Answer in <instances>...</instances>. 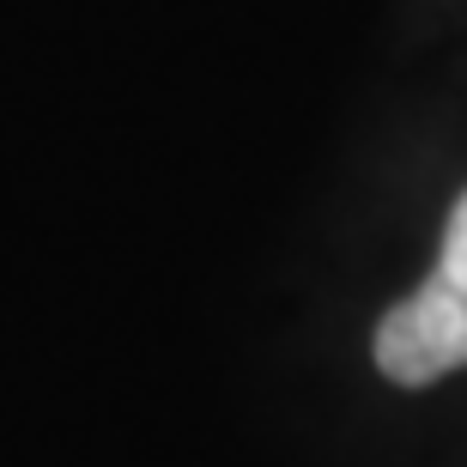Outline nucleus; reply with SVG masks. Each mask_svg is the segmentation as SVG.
I'll return each instance as SVG.
<instances>
[{"label": "nucleus", "instance_id": "nucleus-1", "mask_svg": "<svg viewBox=\"0 0 467 467\" xmlns=\"http://www.w3.org/2000/svg\"><path fill=\"white\" fill-rule=\"evenodd\" d=\"M377 370L400 389L467 370V194L450 207L431 279L377 322Z\"/></svg>", "mask_w": 467, "mask_h": 467}]
</instances>
